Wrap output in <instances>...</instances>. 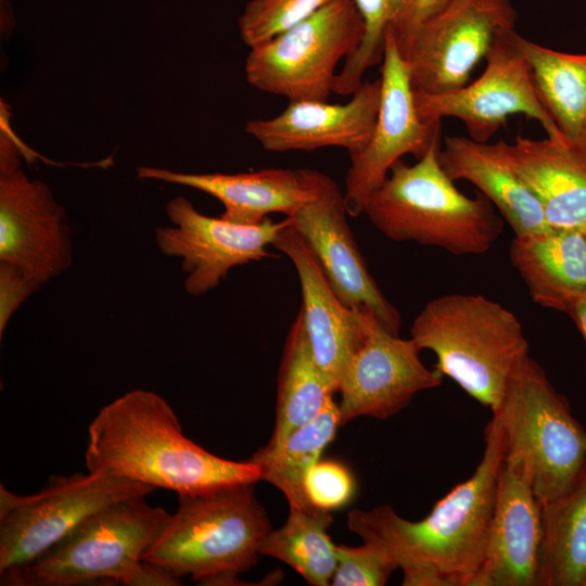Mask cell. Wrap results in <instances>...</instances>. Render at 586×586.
Segmentation results:
<instances>
[{"label":"cell","instance_id":"1","mask_svg":"<svg viewBox=\"0 0 586 586\" xmlns=\"http://www.w3.org/2000/svg\"><path fill=\"white\" fill-rule=\"evenodd\" d=\"M473 474L440 499L422 520L402 518L383 504L354 509L347 526L381 548L403 571L405 586H473L482 566L494 512L506 438L493 415Z\"/></svg>","mask_w":586,"mask_h":586},{"label":"cell","instance_id":"2","mask_svg":"<svg viewBox=\"0 0 586 586\" xmlns=\"http://www.w3.org/2000/svg\"><path fill=\"white\" fill-rule=\"evenodd\" d=\"M88 472H104L178 495L255 484L260 470L205 450L181 431L158 394L132 390L102 407L88 428Z\"/></svg>","mask_w":586,"mask_h":586},{"label":"cell","instance_id":"3","mask_svg":"<svg viewBox=\"0 0 586 586\" xmlns=\"http://www.w3.org/2000/svg\"><path fill=\"white\" fill-rule=\"evenodd\" d=\"M436 138L413 165L397 161L369 195L364 214L386 238L481 255L504 229V218L482 194L469 198L443 169Z\"/></svg>","mask_w":586,"mask_h":586},{"label":"cell","instance_id":"4","mask_svg":"<svg viewBox=\"0 0 586 586\" xmlns=\"http://www.w3.org/2000/svg\"><path fill=\"white\" fill-rule=\"evenodd\" d=\"M410 339L436 356L434 369L495 412L507 385L528 355L519 318L479 294L451 293L428 302Z\"/></svg>","mask_w":586,"mask_h":586},{"label":"cell","instance_id":"5","mask_svg":"<svg viewBox=\"0 0 586 586\" xmlns=\"http://www.w3.org/2000/svg\"><path fill=\"white\" fill-rule=\"evenodd\" d=\"M170 518L145 497L91 515L31 563L0 575L1 585L74 586L112 581L132 586L179 585L178 577L143 561Z\"/></svg>","mask_w":586,"mask_h":586},{"label":"cell","instance_id":"6","mask_svg":"<svg viewBox=\"0 0 586 586\" xmlns=\"http://www.w3.org/2000/svg\"><path fill=\"white\" fill-rule=\"evenodd\" d=\"M269 519L243 484L201 495H178V508L143 556L176 577L190 575L204 585L233 584L253 568Z\"/></svg>","mask_w":586,"mask_h":586},{"label":"cell","instance_id":"7","mask_svg":"<svg viewBox=\"0 0 586 586\" xmlns=\"http://www.w3.org/2000/svg\"><path fill=\"white\" fill-rule=\"evenodd\" d=\"M506 455L523 460L542 507L564 493L586 464V430L530 356L511 377L498 409Z\"/></svg>","mask_w":586,"mask_h":586},{"label":"cell","instance_id":"8","mask_svg":"<svg viewBox=\"0 0 586 586\" xmlns=\"http://www.w3.org/2000/svg\"><path fill=\"white\" fill-rule=\"evenodd\" d=\"M364 23L353 0H331L290 29L250 48L245 77L290 101H328L335 68L359 47Z\"/></svg>","mask_w":586,"mask_h":586},{"label":"cell","instance_id":"9","mask_svg":"<svg viewBox=\"0 0 586 586\" xmlns=\"http://www.w3.org/2000/svg\"><path fill=\"white\" fill-rule=\"evenodd\" d=\"M154 491L104 472L51 476L27 496L1 484L0 575L31 563L102 509Z\"/></svg>","mask_w":586,"mask_h":586},{"label":"cell","instance_id":"10","mask_svg":"<svg viewBox=\"0 0 586 586\" xmlns=\"http://www.w3.org/2000/svg\"><path fill=\"white\" fill-rule=\"evenodd\" d=\"M510 0H453L431 18L394 33L415 92L442 93L462 87L486 58L497 34L513 28Z\"/></svg>","mask_w":586,"mask_h":586},{"label":"cell","instance_id":"11","mask_svg":"<svg viewBox=\"0 0 586 586\" xmlns=\"http://www.w3.org/2000/svg\"><path fill=\"white\" fill-rule=\"evenodd\" d=\"M0 142V262L44 284L73 263L66 212L48 184L20 168L22 150L7 128Z\"/></svg>","mask_w":586,"mask_h":586},{"label":"cell","instance_id":"12","mask_svg":"<svg viewBox=\"0 0 586 586\" xmlns=\"http://www.w3.org/2000/svg\"><path fill=\"white\" fill-rule=\"evenodd\" d=\"M513 30L497 34L485 58L486 67L473 82L442 93L415 92L420 117L426 122L457 118L469 138L488 142L508 117L523 114L537 120L548 138L565 140L537 95L528 65L513 42Z\"/></svg>","mask_w":586,"mask_h":586},{"label":"cell","instance_id":"13","mask_svg":"<svg viewBox=\"0 0 586 586\" xmlns=\"http://www.w3.org/2000/svg\"><path fill=\"white\" fill-rule=\"evenodd\" d=\"M165 209L173 226L157 227L155 242L161 253L181 259L184 290L192 296L218 286L237 266L277 257L267 247L291 222L268 217L258 225L235 224L200 213L184 196L174 198Z\"/></svg>","mask_w":586,"mask_h":586},{"label":"cell","instance_id":"14","mask_svg":"<svg viewBox=\"0 0 586 586\" xmlns=\"http://www.w3.org/2000/svg\"><path fill=\"white\" fill-rule=\"evenodd\" d=\"M381 98L367 144L349 154L344 199L349 216L364 213L369 195L385 180L404 155L422 157L441 137V122H426L417 111L408 68L388 29L381 62Z\"/></svg>","mask_w":586,"mask_h":586},{"label":"cell","instance_id":"15","mask_svg":"<svg viewBox=\"0 0 586 586\" xmlns=\"http://www.w3.org/2000/svg\"><path fill=\"white\" fill-rule=\"evenodd\" d=\"M359 309L365 335L339 384L341 425L357 417L390 418L444 378L424 366L410 337L392 333L366 306Z\"/></svg>","mask_w":586,"mask_h":586},{"label":"cell","instance_id":"16","mask_svg":"<svg viewBox=\"0 0 586 586\" xmlns=\"http://www.w3.org/2000/svg\"><path fill=\"white\" fill-rule=\"evenodd\" d=\"M314 194L292 216L291 225L315 254L332 289L351 308L366 306L392 333L399 334L398 310L369 272L349 228L344 193L321 171L309 169Z\"/></svg>","mask_w":586,"mask_h":586},{"label":"cell","instance_id":"17","mask_svg":"<svg viewBox=\"0 0 586 586\" xmlns=\"http://www.w3.org/2000/svg\"><path fill=\"white\" fill-rule=\"evenodd\" d=\"M543 508L528 468L505 455L485 556L473 586H538Z\"/></svg>","mask_w":586,"mask_h":586},{"label":"cell","instance_id":"18","mask_svg":"<svg viewBox=\"0 0 586 586\" xmlns=\"http://www.w3.org/2000/svg\"><path fill=\"white\" fill-rule=\"evenodd\" d=\"M381 98V81H364L344 104L290 101L278 115L250 119L245 131L267 151H313L342 148L359 152L372 133Z\"/></svg>","mask_w":586,"mask_h":586},{"label":"cell","instance_id":"19","mask_svg":"<svg viewBox=\"0 0 586 586\" xmlns=\"http://www.w3.org/2000/svg\"><path fill=\"white\" fill-rule=\"evenodd\" d=\"M272 246L284 253L296 269L301 310L311 351L335 394L343 371L365 335L360 309L351 308L340 300L315 254L291 222L278 233Z\"/></svg>","mask_w":586,"mask_h":586},{"label":"cell","instance_id":"20","mask_svg":"<svg viewBox=\"0 0 586 586\" xmlns=\"http://www.w3.org/2000/svg\"><path fill=\"white\" fill-rule=\"evenodd\" d=\"M137 176L205 192L224 205L219 217L241 225H258L272 213L290 217L314 194L309 169L192 174L142 166Z\"/></svg>","mask_w":586,"mask_h":586},{"label":"cell","instance_id":"21","mask_svg":"<svg viewBox=\"0 0 586 586\" xmlns=\"http://www.w3.org/2000/svg\"><path fill=\"white\" fill-rule=\"evenodd\" d=\"M517 174L538 199L552 229H586V149L566 140L518 135L504 141Z\"/></svg>","mask_w":586,"mask_h":586},{"label":"cell","instance_id":"22","mask_svg":"<svg viewBox=\"0 0 586 586\" xmlns=\"http://www.w3.org/2000/svg\"><path fill=\"white\" fill-rule=\"evenodd\" d=\"M504 141L446 137L438 152L440 163L451 180H466L479 189L514 235L550 229L538 199L511 166Z\"/></svg>","mask_w":586,"mask_h":586},{"label":"cell","instance_id":"23","mask_svg":"<svg viewBox=\"0 0 586 586\" xmlns=\"http://www.w3.org/2000/svg\"><path fill=\"white\" fill-rule=\"evenodd\" d=\"M509 257L531 298L545 308L568 313L586 291V237L581 230L514 235Z\"/></svg>","mask_w":586,"mask_h":586},{"label":"cell","instance_id":"24","mask_svg":"<svg viewBox=\"0 0 586 586\" xmlns=\"http://www.w3.org/2000/svg\"><path fill=\"white\" fill-rule=\"evenodd\" d=\"M340 424L339 404L330 395L319 413L292 431L277 444H267L255 451L250 461L260 470V480L282 492L290 510L313 511L305 493V477L319 461Z\"/></svg>","mask_w":586,"mask_h":586},{"label":"cell","instance_id":"25","mask_svg":"<svg viewBox=\"0 0 586 586\" xmlns=\"http://www.w3.org/2000/svg\"><path fill=\"white\" fill-rule=\"evenodd\" d=\"M538 586H586V464L543 507Z\"/></svg>","mask_w":586,"mask_h":586},{"label":"cell","instance_id":"26","mask_svg":"<svg viewBox=\"0 0 586 586\" xmlns=\"http://www.w3.org/2000/svg\"><path fill=\"white\" fill-rule=\"evenodd\" d=\"M512 39L525 59L537 95L563 138L578 144L586 125V53H565L530 41Z\"/></svg>","mask_w":586,"mask_h":586},{"label":"cell","instance_id":"27","mask_svg":"<svg viewBox=\"0 0 586 586\" xmlns=\"http://www.w3.org/2000/svg\"><path fill=\"white\" fill-rule=\"evenodd\" d=\"M334 395L318 368L300 308L283 348L278 374L276 421L269 444L314 419Z\"/></svg>","mask_w":586,"mask_h":586},{"label":"cell","instance_id":"28","mask_svg":"<svg viewBox=\"0 0 586 586\" xmlns=\"http://www.w3.org/2000/svg\"><path fill=\"white\" fill-rule=\"evenodd\" d=\"M332 522L331 511L290 510L286 522L263 537L259 555L286 563L310 585H330L337 564L336 545L327 532Z\"/></svg>","mask_w":586,"mask_h":586},{"label":"cell","instance_id":"29","mask_svg":"<svg viewBox=\"0 0 586 586\" xmlns=\"http://www.w3.org/2000/svg\"><path fill=\"white\" fill-rule=\"evenodd\" d=\"M364 23V36L355 53L336 74L333 92L353 94L364 82L365 73L382 62L387 30L402 14L400 0H353Z\"/></svg>","mask_w":586,"mask_h":586},{"label":"cell","instance_id":"30","mask_svg":"<svg viewBox=\"0 0 586 586\" xmlns=\"http://www.w3.org/2000/svg\"><path fill=\"white\" fill-rule=\"evenodd\" d=\"M331 0H250L238 25L242 41L252 48L306 20Z\"/></svg>","mask_w":586,"mask_h":586},{"label":"cell","instance_id":"31","mask_svg":"<svg viewBox=\"0 0 586 586\" xmlns=\"http://www.w3.org/2000/svg\"><path fill=\"white\" fill-rule=\"evenodd\" d=\"M337 564L333 586H383L398 569L379 547L364 543L358 547L336 546Z\"/></svg>","mask_w":586,"mask_h":586},{"label":"cell","instance_id":"32","mask_svg":"<svg viewBox=\"0 0 586 586\" xmlns=\"http://www.w3.org/2000/svg\"><path fill=\"white\" fill-rule=\"evenodd\" d=\"M355 482L349 470L333 460L318 461L305 477L309 504L332 511L347 505L354 496Z\"/></svg>","mask_w":586,"mask_h":586},{"label":"cell","instance_id":"33","mask_svg":"<svg viewBox=\"0 0 586 586\" xmlns=\"http://www.w3.org/2000/svg\"><path fill=\"white\" fill-rule=\"evenodd\" d=\"M41 284L23 269L0 262V337L13 314Z\"/></svg>","mask_w":586,"mask_h":586},{"label":"cell","instance_id":"34","mask_svg":"<svg viewBox=\"0 0 586 586\" xmlns=\"http://www.w3.org/2000/svg\"><path fill=\"white\" fill-rule=\"evenodd\" d=\"M453 0H400L402 14L391 27L394 33L407 30L440 13Z\"/></svg>","mask_w":586,"mask_h":586},{"label":"cell","instance_id":"35","mask_svg":"<svg viewBox=\"0 0 586 586\" xmlns=\"http://www.w3.org/2000/svg\"><path fill=\"white\" fill-rule=\"evenodd\" d=\"M568 314L575 321L586 342V291L573 302Z\"/></svg>","mask_w":586,"mask_h":586},{"label":"cell","instance_id":"36","mask_svg":"<svg viewBox=\"0 0 586 586\" xmlns=\"http://www.w3.org/2000/svg\"><path fill=\"white\" fill-rule=\"evenodd\" d=\"M577 145L583 146V148L586 149V125H585L584 131L582 133V137H581L579 142H578Z\"/></svg>","mask_w":586,"mask_h":586},{"label":"cell","instance_id":"37","mask_svg":"<svg viewBox=\"0 0 586 586\" xmlns=\"http://www.w3.org/2000/svg\"><path fill=\"white\" fill-rule=\"evenodd\" d=\"M583 232H584V234H585V237H586V229H585Z\"/></svg>","mask_w":586,"mask_h":586}]
</instances>
